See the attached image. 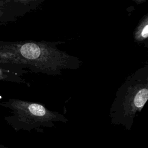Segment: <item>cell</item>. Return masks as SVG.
<instances>
[{
  "label": "cell",
  "instance_id": "1",
  "mask_svg": "<svg viewBox=\"0 0 148 148\" xmlns=\"http://www.w3.org/2000/svg\"><path fill=\"white\" fill-rule=\"evenodd\" d=\"M62 42L1 41L0 67L14 72L28 68L49 75H60L64 69H75L82 61L57 47Z\"/></svg>",
  "mask_w": 148,
  "mask_h": 148
},
{
  "label": "cell",
  "instance_id": "2",
  "mask_svg": "<svg viewBox=\"0 0 148 148\" xmlns=\"http://www.w3.org/2000/svg\"><path fill=\"white\" fill-rule=\"evenodd\" d=\"M147 99L148 72L146 66L129 76L118 90L110 108L112 123L130 128Z\"/></svg>",
  "mask_w": 148,
  "mask_h": 148
},
{
  "label": "cell",
  "instance_id": "3",
  "mask_svg": "<svg viewBox=\"0 0 148 148\" xmlns=\"http://www.w3.org/2000/svg\"><path fill=\"white\" fill-rule=\"evenodd\" d=\"M6 106L12 110L13 115L9 119L13 127L18 130L51 127L56 122L68 121L62 114L50 111L37 103L10 99Z\"/></svg>",
  "mask_w": 148,
  "mask_h": 148
},
{
  "label": "cell",
  "instance_id": "4",
  "mask_svg": "<svg viewBox=\"0 0 148 148\" xmlns=\"http://www.w3.org/2000/svg\"><path fill=\"white\" fill-rule=\"evenodd\" d=\"M32 10L10 0H0V25H5L16 21Z\"/></svg>",
  "mask_w": 148,
  "mask_h": 148
},
{
  "label": "cell",
  "instance_id": "5",
  "mask_svg": "<svg viewBox=\"0 0 148 148\" xmlns=\"http://www.w3.org/2000/svg\"><path fill=\"white\" fill-rule=\"evenodd\" d=\"M134 39L138 43L146 41L148 37V14H146L139 21L134 31Z\"/></svg>",
  "mask_w": 148,
  "mask_h": 148
},
{
  "label": "cell",
  "instance_id": "6",
  "mask_svg": "<svg viewBox=\"0 0 148 148\" xmlns=\"http://www.w3.org/2000/svg\"><path fill=\"white\" fill-rule=\"evenodd\" d=\"M16 3L25 6L32 11L37 9L45 0H10Z\"/></svg>",
  "mask_w": 148,
  "mask_h": 148
},
{
  "label": "cell",
  "instance_id": "7",
  "mask_svg": "<svg viewBox=\"0 0 148 148\" xmlns=\"http://www.w3.org/2000/svg\"><path fill=\"white\" fill-rule=\"evenodd\" d=\"M17 73H15L14 72L5 69L3 68H2L0 67V80H11L10 77L13 76L12 74H16Z\"/></svg>",
  "mask_w": 148,
  "mask_h": 148
},
{
  "label": "cell",
  "instance_id": "8",
  "mask_svg": "<svg viewBox=\"0 0 148 148\" xmlns=\"http://www.w3.org/2000/svg\"><path fill=\"white\" fill-rule=\"evenodd\" d=\"M133 2H134L135 3H136V4L139 5L140 3H142L143 2H145L146 0H132Z\"/></svg>",
  "mask_w": 148,
  "mask_h": 148
}]
</instances>
